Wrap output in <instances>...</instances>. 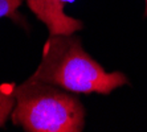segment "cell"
<instances>
[{
    "label": "cell",
    "instance_id": "5b68a950",
    "mask_svg": "<svg viewBox=\"0 0 147 132\" xmlns=\"http://www.w3.org/2000/svg\"><path fill=\"white\" fill-rule=\"evenodd\" d=\"M23 4V0H0V19L9 17L15 21H20L17 8Z\"/></svg>",
    "mask_w": 147,
    "mask_h": 132
},
{
    "label": "cell",
    "instance_id": "277c9868",
    "mask_svg": "<svg viewBox=\"0 0 147 132\" xmlns=\"http://www.w3.org/2000/svg\"><path fill=\"white\" fill-rule=\"evenodd\" d=\"M15 90H16L15 83H0V128L5 124L15 107L16 103Z\"/></svg>",
    "mask_w": 147,
    "mask_h": 132
},
{
    "label": "cell",
    "instance_id": "8992f818",
    "mask_svg": "<svg viewBox=\"0 0 147 132\" xmlns=\"http://www.w3.org/2000/svg\"><path fill=\"white\" fill-rule=\"evenodd\" d=\"M144 3H146V9H144V16L147 17V0H144Z\"/></svg>",
    "mask_w": 147,
    "mask_h": 132
},
{
    "label": "cell",
    "instance_id": "7a4b0ae2",
    "mask_svg": "<svg viewBox=\"0 0 147 132\" xmlns=\"http://www.w3.org/2000/svg\"><path fill=\"white\" fill-rule=\"evenodd\" d=\"M11 120L27 132H81L85 107L66 90L29 77L15 90Z\"/></svg>",
    "mask_w": 147,
    "mask_h": 132
},
{
    "label": "cell",
    "instance_id": "3957f363",
    "mask_svg": "<svg viewBox=\"0 0 147 132\" xmlns=\"http://www.w3.org/2000/svg\"><path fill=\"white\" fill-rule=\"evenodd\" d=\"M74 0H27L28 8L47 25L49 34H73L81 31L84 23L65 13V4Z\"/></svg>",
    "mask_w": 147,
    "mask_h": 132
},
{
    "label": "cell",
    "instance_id": "6da1fadb",
    "mask_svg": "<svg viewBox=\"0 0 147 132\" xmlns=\"http://www.w3.org/2000/svg\"><path fill=\"white\" fill-rule=\"evenodd\" d=\"M34 79L77 94H110L129 83L121 71L107 73L82 48L73 34H49L41 62L32 74Z\"/></svg>",
    "mask_w": 147,
    "mask_h": 132
}]
</instances>
